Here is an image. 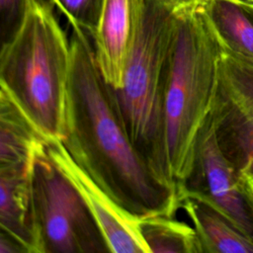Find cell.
<instances>
[{"label": "cell", "mask_w": 253, "mask_h": 253, "mask_svg": "<svg viewBox=\"0 0 253 253\" xmlns=\"http://www.w3.org/2000/svg\"><path fill=\"white\" fill-rule=\"evenodd\" d=\"M71 66L62 144L76 164L133 218L175 216L177 193L164 186L135 149L114 88L97 64L91 38L71 29Z\"/></svg>", "instance_id": "obj_1"}, {"label": "cell", "mask_w": 253, "mask_h": 253, "mask_svg": "<svg viewBox=\"0 0 253 253\" xmlns=\"http://www.w3.org/2000/svg\"><path fill=\"white\" fill-rule=\"evenodd\" d=\"M70 41L48 0H27L19 30L0 51V89L45 142L61 141Z\"/></svg>", "instance_id": "obj_2"}, {"label": "cell", "mask_w": 253, "mask_h": 253, "mask_svg": "<svg viewBox=\"0 0 253 253\" xmlns=\"http://www.w3.org/2000/svg\"><path fill=\"white\" fill-rule=\"evenodd\" d=\"M220 50L201 6L176 13L163 113L166 168L176 192L195 168L200 134L212 109Z\"/></svg>", "instance_id": "obj_3"}, {"label": "cell", "mask_w": 253, "mask_h": 253, "mask_svg": "<svg viewBox=\"0 0 253 253\" xmlns=\"http://www.w3.org/2000/svg\"><path fill=\"white\" fill-rule=\"evenodd\" d=\"M175 32L176 13L161 0H145L121 85L114 89L132 144L154 176L174 192L166 168L163 113Z\"/></svg>", "instance_id": "obj_4"}, {"label": "cell", "mask_w": 253, "mask_h": 253, "mask_svg": "<svg viewBox=\"0 0 253 253\" xmlns=\"http://www.w3.org/2000/svg\"><path fill=\"white\" fill-rule=\"evenodd\" d=\"M44 143L30 165L38 253L111 252L79 192L51 160Z\"/></svg>", "instance_id": "obj_5"}, {"label": "cell", "mask_w": 253, "mask_h": 253, "mask_svg": "<svg viewBox=\"0 0 253 253\" xmlns=\"http://www.w3.org/2000/svg\"><path fill=\"white\" fill-rule=\"evenodd\" d=\"M211 118L218 145L238 176L253 173V56L222 43Z\"/></svg>", "instance_id": "obj_6"}, {"label": "cell", "mask_w": 253, "mask_h": 253, "mask_svg": "<svg viewBox=\"0 0 253 253\" xmlns=\"http://www.w3.org/2000/svg\"><path fill=\"white\" fill-rule=\"evenodd\" d=\"M184 186L203 193L220 213L253 239V214L238 174L218 145L211 116L200 134L195 168Z\"/></svg>", "instance_id": "obj_7"}, {"label": "cell", "mask_w": 253, "mask_h": 253, "mask_svg": "<svg viewBox=\"0 0 253 253\" xmlns=\"http://www.w3.org/2000/svg\"><path fill=\"white\" fill-rule=\"evenodd\" d=\"M45 150L58 169L73 184L105 237L110 251L149 253L139 230L138 219L126 214L76 164L61 141L44 143Z\"/></svg>", "instance_id": "obj_8"}, {"label": "cell", "mask_w": 253, "mask_h": 253, "mask_svg": "<svg viewBox=\"0 0 253 253\" xmlns=\"http://www.w3.org/2000/svg\"><path fill=\"white\" fill-rule=\"evenodd\" d=\"M145 0H102L91 38L97 64L109 85H121L126 52L140 20Z\"/></svg>", "instance_id": "obj_9"}, {"label": "cell", "mask_w": 253, "mask_h": 253, "mask_svg": "<svg viewBox=\"0 0 253 253\" xmlns=\"http://www.w3.org/2000/svg\"><path fill=\"white\" fill-rule=\"evenodd\" d=\"M179 209L190 217L203 253H253V239L230 222L201 192L182 185Z\"/></svg>", "instance_id": "obj_10"}, {"label": "cell", "mask_w": 253, "mask_h": 253, "mask_svg": "<svg viewBox=\"0 0 253 253\" xmlns=\"http://www.w3.org/2000/svg\"><path fill=\"white\" fill-rule=\"evenodd\" d=\"M30 165L31 161L0 164V228L27 253H38L31 208Z\"/></svg>", "instance_id": "obj_11"}, {"label": "cell", "mask_w": 253, "mask_h": 253, "mask_svg": "<svg viewBox=\"0 0 253 253\" xmlns=\"http://www.w3.org/2000/svg\"><path fill=\"white\" fill-rule=\"evenodd\" d=\"M219 42L253 56V5L240 0H205L201 5Z\"/></svg>", "instance_id": "obj_12"}, {"label": "cell", "mask_w": 253, "mask_h": 253, "mask_svg": "<svg viewBox=\"0 0 253 253\" xmlns=\"http://www.w3.org/2000/svg\"><path fill=\"white\" fill-rule=\"evenodd\" d=\"M44 142L0 89V164L29 162Z\"/></svg>", "instance_id": "obj_13"}, {"label": "cell", "mask_w": 253, "mask_h": 253, "mask_svg": "<svg viewBox=\"0 0 253 253\" xmlns=\"http://www.w3.org/2000/svg\"><path fill=\"white\" fill-rule=\"evenodd\" d=\"M138 230L149 253H203L195 228L175 216L157 214L140 218Z\"/></svg>", "instance_id": "obj_14"}, {"label": "cell", "mask_w": 253, "mask_h": 253, "mask_svg": "<svg viewBox=\"0 0 253 253\" xmlns=\"http://www.w3.org/2000/svg\"><path fill=\"white\" fill-rule=\"evenodd\" d=\"M68 21L71 29L93 37L102 5V0H48Z\"/></svg>", "instance_id": "obj_15"}, {"label": "cell", "mask_w": 253, "mask_h": 253, "mask_svg": "<svg viewBox=\"0 0 253 253\" xmlns=\"http://www.w3.org/2000/svg\"><path fill=\"white\" fill-rule=\"evenodd\" d=\"M26 10L27 0H0V51L19 30Z\"/></svg>", "instance_id": "obj_16"}, {"label": "cell", "mask_w": 253, "mask_h": 253, "mask_svg": "<svg viewBox=\"0 0 253 253\" xmlns=\"http://www.w3.org/2000/svg\"><path fill=\"white\" fill-rule=\"evenodd\" d=\"M0 253H27V251L16 239L0 228Z\"/></svg>", "instance_id": "obj_17"}, {"label": "cell", "mask_w": 253, "mask_h": 253, "mask_svg": "<svg viewBox=\"0 0 253 253\" xmlns=\"http://www.w3.org/2000/svg\"><path fill=\"white\" fill-rule=\"evenodd\" d=\"M238 177L242 194L253 214V173L243 174Z\"/></svg>", "instance_id": "obj_18"}, {"label": "cell", "mask_w": 253, "mask_h": 253, "mask_svg": "<svg viewBox=\"0 0 253 253\" xmlns=\"http://www.w3.org/2000/svg\"><path fill=\"white\" fill-rule=\"evenodd\" d=\"M205 0H161V2L174 13L194 9L203 4Z\"/></svg>", "instance_id": "obj_19"}, {"label": "cell", "mask_w": 253, "mask_h": 253, "mask_svg": "<svg viewBox=\"0 0 253 253\" xmlns=\"http://www.w3.org/2000/svg\"><path fill=\"white\" fill-rule=\"evenodd\" d=\"M242 2H245V3H248V4H252L253 5V0H240Z\"/></svg>", "instance_id": "obj_20"}]
</instances>
